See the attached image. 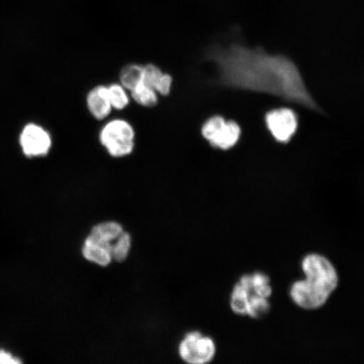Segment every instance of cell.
I'll return each mask as SVG.
<instances>
[{"label":"cell","mask_w":364,"mask_h":364,"mask_svg":"<svg viewBox=\"0 0 364 364\" xmlns=\"http://www.w3.org/2000/svg\"><path fill=\"white\" fill-rule=\"evenodd\" d=\"M173 84V78L172 76L169 74L164 75L161 81L157 85L156 89L158 95H163V97H167L171 94V91L172 89Z\"/></svg>","instance_id":"obj_15"},{"label":"cell","mask_w":364,"mask_h":364,"mask_svg":"<svg viewBox=\"0 0 364 364\" xmlns=\"http://www.w3.org/2000/svg\"><path fill=\"white\" fill-rule=\"evenodd\" d=\"M216 352L215 341L199 331L188 332L178 346L179 356L186 364H209Z\"/></svg>","instance_id":"obj_5"},{"label":"cell","mask_w":364,"mask_h":364,"mask_svg":"<svg viewBox=\"0 0 364 364\" xmlns=\"http://www.w3.org/2000/svg\"><path fill=\"white\" fill-rule=\"evenodd\" d=\"M21 145L27 156H46L52 147L51 136L42 127L29 124L22 131Z\"/></svg>","instance_id":"obj_8"},{"label":"cell","mask_w":364,"mask_h":364,"mask_svg":"<svg viewBox=\"0 0 364 364\" xmlns=\"http://www.w3.org/2000/svg\"><path fill=\"white\" fill-rule=\"evenodd\" d=\"M86 260L100 267H107L113 261L112 247L90 237H86L81 250Z\"/></svg>","instance_id":"obj_10"},{"label":"cell","mask_w":364,"mask_h":364,"mask_svg":"<svg viewBox=\"0 0 364 364\" xmlns=\"http://www.w3.org/2000/svg\"><path fill=\"white\" fill-rule=\"evenodd\" d=\"M205 54L216 68L218 82L226 87L274 95L322 112L289 58L238 42L213 45Z\"/></svg>","instance_id":"obj_1"},{"label":"cell","mask_w":364,"mask_h":364,"mask_svg":"<svg viewBox=\"0 0 364 364\" xmlns=\"http://www.w3.org/2000/svg\"><path fill=\"white\" fill-rule=\"evenodd\" d=\"M144 65L138 63H130L122 68L119 80L120 84L127 90L132 91L143 80Z\"/></svg>","instance_id":"obj_11"},{"label":"cell","mask_w":364,"mask_h":364,"mask_svg":"<svg viewBox=\"0 0 364 364\" xmlns=\"http://www.w3.org/2000/svg\"><path fill=\"white\" fill-rule=\"evenodd\" d=\"M265 122L273 138L279 143H288L298 129L296 113L289 108L275 109L267 113Z\"/></svg>","instance_id":"obj_7"},{"label":"cell","mask_w":364,"mask_h":364,"mask_svg":"<svg viewBox=\"0 0 364 364\" xmlns=\"http://www.w3.org/2000/svg\"><path fill=\"white\" fill-rule=\"evenodd\" d=\"M131 97L136 103L144 107H156L159 102L158 93L156 90L145 85L143 82L136 86V87L130 91Z\"/></svg>","instance_id":"obj_12"},{"label":"cell","mask_w":364,"mask_h":364,"mask_svg":"<svg viewBox=\"0 0 364 364\" xmlns=\"http://www.w3.org/2000/svg\"><path fill=\"white\" fill-rule=\"evenodd\" d=\"M107 91L112 109L122 111L129 106L130 103L129 94L121 84L114 83L107 85Z\"/></svg>","instance_id":"obj_13"},{"label":"cell","mask_w":364,"mask_h":364,"mask_svg":"<svg viewBox=\"0 0 364 364\" xmlns=\"http://www.w3.org/2000/svg\"><path fill=\"white\" fill-rule=\"evenodd\" d=\"M0 364H24L20 357L7 349L0 348Z\"/></svg>","instance_id":"obj_16"},{"label":"cell","mask_w":364,"mask_h":364,"mask_svg":"<svg viewBox=\"0 0 364 364\" xmlns=\"http://www.w3.org/2000/svg\"><path fill=\"white\" fill-rule=\"evenodd\" d=\"M201 134L212 147L228 150L235 147L238 143L241 129L237 122L227 121L224 117L216 115L204 122Z\"/></svg>","instance_id":"obj_3"},{"label":"cell","mask_w":364,"mask_h":364,"mask_svg":"<svg viewBox=\"0 0 364 364\" xmlns=\"http://www.w3.org/2000/svg\"><path fill=\"white\" fill-rule=\"evenodd\" d=\"M332 294L306 279L294 282L290 286L291 300L299 308L316 311L325 306Z\"/></svg>","instance_id":"obj_6"},{"label":"cell","mask_w":364,"mask_h":364,"mask_svg":"<svg viewBox=\"0 0 364 364\" xmlns=\"http://www.w3.org/2000/svg\"><path fill=\"white\" fill-rule=\"evenodd\" d=\"M135 138L134 127L122 118L107 122L99 134L100 143L113 158L130 156L135 148Z\"/></svg>","instance_id":"obj_2"},{"label":"cell","mask_w":364,"mask_h":364,"mask_svg":"<svg viewBox=\"0 0 364 364\" xmlns=\"http://www.w3.org/2000/svg\"><path fill=\"white\" fill-rule=\"evenodd\" d=\"M86 105L90 115L95 119H106L112 111L107 86L101 85L91 89L86 97Z\"/></svg>","instance_id":"obj_9"},{"label":"cell","mask_w":364,"mask_h":364,"mask_svg":"<svg viewBox=\"0 0 364 364\" xmlns=\"http://www.w3.org/2000/svg\"><path fill=\"white\" fill-rule=\"evenodd\" d=\"M301 270L304 279L322 287L331 294L338 289V270L328 258L318 253H309L304 257Z\"/></svg>","instance_id":"obj_4"},{"label":"cell","mask_w":364,"mask_h":364,"mask_svg":"<svg viewBox=\"0 0 364 364\" xmlns=\"http://www.w3.org/2000/svg\"><path fill=\"white\" fill-rule=\"evenodd\" d=\"M131 247V235L129 232L124 231L112 245V256L113 261L117 262H124L127 257H129Z\"/></svg>","instance_id":"obj_14"}]
</instances>
